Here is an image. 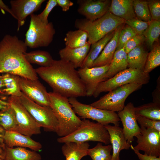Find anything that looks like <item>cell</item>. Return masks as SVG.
<instances>
[{"mask_svg": "<svg viewBox=\"0 0 160 160\" xmlns=\"http://www.w3.org/2000/svg\"><path fill=\"white\" fill-rule=\"evenodd\" d=\"M109 11L125 21L136 17L133 9V0H112Z\"/></svg>", "mask_w": 160, "mask_h": 160, "instance_id": "22", "label": "cell"}, {"mask_svg": "<svg viewBox=\"0 0 160 160\" xmlns=\"http://www.w3.org/2000/svg\"><path fill=\"white\" fill-rule=\"evenodd\" d=\"M160 65V46L156 45L148 53L144 72L149 73Z\"/></svg>", "mask_w": 160, "mask_h": 160, "instance_id": "36", "label": "cell"}, {"mask_svg": "<svg viewBox=\"0 0 160 160\" xmlns=\"http://www.w3.org/2000/svg\"><path fill=\"white\" fill-rule=\"evenodd\" d=\"M104 126L109 134L113 150L111 160H120V151L124 149H129L131 145L126 140L122 128L109 124Z\"/></svg>", "mask_w": 160, "mask_h": 160, "instance_id": "19", "label": "cell"}, {"mask_svg": "<svg viewBox=\"0 0 160 160\" xmlns=\"http://www.w3.org/2000/svg\"><path fill=\"white\" fill-rule=\"evenodd\" d=\"M0 126L5 131L18 132V126L15 114L9 105L0 111Z\"/></svg>", "mask_w": 160, "mask_h": 160, "instance_id": "31", "label": "cell"}, {"mask_svg": "<svg viewBox=\"0 0 160 160\" xmlns=\"http://www.w3.org/2000/svg\"><path fill=\"white\" fill-rule=\"evenodd\" d=\"M8 97L0 95V111L7 108L9 105Z\"/></svg>", "mask_w": 160, "mask_h": 160, "instance_id": "46", "label": "cell"}, {"mask_svg": "<svg viewBox=\"0 0 160 160\" xmlns=\"http://www.w3.org/2000/svg\"><path fill=\"white\" fill-rule=\"evenodd\" d=\"M125 21L108 11L101 18L93 21L85 18L77 19L75 26L78 29L84 30L87 33L88 41L91 45L115 31L119 25L124 24Z\"/></svg>", "mask_w": 160, "mask_h": 160, "instance_id": "4", "label": "cell"}, {"mask_svg": "<svg viewBox=\"0 0 160 160\" xmlns=\"http://www.w3.org/2000/svg\"><path fill=\"white\" fill-rule=\"evenodd\" d=\"M4 142L7 147L28 148L36 152L41 150L42 148L39 142L33 140L31 137L16 131H5Z\"/></svg>", "mask_w": 160, "mask_h": 160, "instance_id": "18", "label": "cell"}, {"mask_svg": "<svg viewBox=\"0 0 160 160\" xmlns=\"http://www.w3.org/2000/svg\"><path fill=\"white\" fill-rule=\"evenodd\" d=\"M145 41V39L143 35L137 34L125 44L124 47L125 51L127 54L135 47L142 44Z\"/></svg>", "mask_w": 160, "mask_h": 160, "instance_id": "41", "label": "cell"}, {"mask_svg": "<svg viewBox=\"0 0 160 160\" xmlns=\"http://www.w3.org/2000/svg\"><path fill=\"white\" fill-rule=\"evenodd\" d=\"M50 105L58 123L56 133L60 137L67 136L76 130L82 120L73 110L68 98L56 92H49Z\"/></svg>", "mask_w": 160, "mask_h": 160, "instance_id": "3", "label": "cell"}, {"mask_svg": "<svg viewBox=\"0 0 160 160\" xmlns=\"http://www.w3.org/2000/svg\"><path fill=\"white\" fill-rule=\"evenodd\" d=\"M77 11L85 17L93 21L101 18L108 11L111 1L109 0H78Z\"/></svg>", "mask_w": 160, "mask_h": 160, "instance_id": "16", "label": "cell"}, {"mask_svg": "<svg viewBox=\"0 0 160 160\" xmlns=\"http://www.w3.org/2000/svg\"><path fill=\"white\" fill-rule=\"evenodd\" d=\"M88 40L87 33L80 29L68 31L64 38L65 47L72 48L84 46L87 43Z\"/></svg>", "mask_w": 160, "mask_h": 160, "instance_id": "29", "label": "cell"}, {"mask_svg": "<svg viewBox=\"0 0 160 160\" xmlns=\"http://www.w3.org/2000/svg\"><path fill=\"white\" fill-rule=\"evenodd\" d=\"M137 34L136 32L129 25L127 24L124 25L119 36L116 50L124 47L127 42Z\"/></svg>", "mask_w": 160, "mask_h": 160, "instance_id": "37", "label": "cell"}, {"mask_svg": "<svg viewBox=\"0 0 160 160\" xmlns=\"http://www.w3.org/2000/svg\"><path fill=\"white\" fill-rule=\"evenodd\" d=\"M133 7L136 17L138 19L148 22L152 20L147 1L133 0Z\"/></svg>", "mask_w": 160, "mask_h": 160, "instance_id": "35", "label": "cell"}, {"mask_svg": "<svg viewBox=\"0 0 160 160\" xmlns=\"http://www.w3.org/2000/svg\"><path fill=\"white\" fill-rule=\"evenodd\" d=\"M27 61L30 64H36L41 67H46L50 66L54 60L48 52L36 50L24 54Z\"/></svg>", "mask_w": 160, "mask_h": 160, "instance_id": "30", "label": "cell"}, {"mask_svg": "<svg viewBox=\"0 0 160 160\" xmlns=\"http://www.w3.org/2000/svg\"><path fill=\"white\" fill-rule=\"evenodd\" d=\"M115 31L108 34L91 45L89 51L81 68L92 67L93 62L98 57L106 44L112 38Z\"/></svg>", "mask_w": 160, "mask_h": 160, "instance_id": "27", "label": "cell"}, {"mask_svg": "<svg viewBox=\"0 0 160 160\" xmlns=\"http://www.w3.org/2000/svg\"><path fill=\"white\" fill-rule=\"evenodd\" d=\"M41 155L37 152L25 148L6 147L4 160H41Z\"/></svg>", "mask_w": 160, "mask_h": 160, "instance_id": "26", "label": "cell"}, {"mask_svg": "<svg viewBox=\"0 0 160 160\" xmlns=\"http://www.w3.org/2000/svg\"><path fill=\"white\" fill-rule=\"evenodd\" d=\"M137 155L139 160H160V156L156 157L154 156L142 154L139 151H133Z\"/></svg>", "mask_w": 160, "mask_h": 160, "instance_id": "44", "label": "cell"}, {"mask_svg": "<svg viewBox=\"0 0 160 160\" xmlns=\"http://www.w3.org/2000/svg\"><path fill=\"white\" fill-rule=\"evenodd\" d=\"M137 120L140 127L154 129L160 132V121L151 120L140 116H137Z\"/></svg>", "mask_w": 160, "mask_h": 160, "instance_id": "39", "label": "cell"}, {"mask_svg": "<svg viewBox=\"0 0 160 160\" xmlns=\"http://www.w3.org/2000/svg\"><path fill=\"white\" fill-rule=\"evenodd\" d=\"M59 143L73 142L76 143L97 141L106 145L110 144V137L105 126L87 119H83L80 126L76 131L66 136L57 139Z\"/></svg>", "mask_w": 160, "mask_h": 160, "instance_id": "5", "label": "cell"}, {"mask_svg": "<svg viewBox=\"0 0 160 160\" xmlns=\"http://www.w3.org/2000/svg\"><path fill=\"white\" fill-rule=\"evenodd\" d=\"M55 30L52 22L46 23L38 15H30L28 28L25 35V43L31 48L47 47L52 42Z\"/></svg>", "mask_w": 160, "mask_h": 160, "instance_id": "6", "label": "cell"}, {"mask_svg": "<svg viewBox=\"0 0 160 160\" xmlns=\"http://www.w3.org/2000/svg\"><path fill=\"white\" fill-rule=\"evenodd\" d=\"M160 34V21L152 20L143 33L147 44L151 49L155 42H157Z\"/></svg>", "mask_w": 160, "mask_h": 160, "instance_id": "34", "label": "cell"}, {"mask_svg": "<svg viewBox=\"0 0 160 160\" xmlns=\"http://www.w3.org/2000/svg\"><path fill=\"white\" fill-rule=\"evenodd\" d=\"M19 98L21 103L41 128L47 131L57 132L58 123L50 106L39 105L22 93Z\"/></svg>", "mask_w": 160, "mask_h": 160, "instance_id": "10", "label": "cell"}, {"mask_svg": "<svg viewBox=\"0 0 160 160\" xmlns=\"http://www.w3.org/2000/svg\"><path fill=\"white\" fill-rule=\"evenodd\" d=\"M7 101L14 112L18 132L31 137L41 133V127L21 103L19 97L9 96Z\"/></svg>", "mask_w": 160, "mask_h": 160, "instance_id": "11", "label": "cell"}, {"mask_svg": "<svg viewBox=\"0 0 160 160\" xmlns=\"http://www.w3.org/2000/svg\"><path fill=\"white\" fill-rule=\"evenodd\" d=\"M4 88L0 93V95L9 97H20L22 95L19 84L20 76L14 74L4 73L2 75Z\"/></svg>", "mask_w": 160, "mask_h": 160, "instance_id": "28", "label": "cell"}, {"mask_svg": "<svg viewBox=\"0 0 160 160\" xmlns=\"http://www.w3.org/2000/svg\"><path fill=\"white\" fill-rule=\"evenodd\" d=\"M45 0H12L10 8L17 20V31L24 24L26 17L37 11Z\"/></svg>", "mask_w": 160, "mask_h": 160, "instance_id": "17", "label": "cell"}, {"mask_svg": "<svg viewBox=\"0 0 160 160\" xmlns=\"http://www.w3.org/2000/svg\"><path fill=\"white\" fill-rule=\"evenodd\" d=\"M35 70L53 92L68 98L86 96L85 86L78 71L70 63L61 59L54 60L50 66Z\"/></svg>", "mask_w": 160, "mask_h": 160, "instance_id": "1", "label": "cell"}, {"mask_svg": "<svg viewBox=\"0 0 160 160\" xmlns=\"http://www.w3.org/2000/svg\"><path fill=\"white\" fill-rule=\"evenodd\" d=\"M160 79H158L157 85L156 88L154 91L153 95V102L160 105Z\"/></svg>", "mask_w": 160, "mask_h": 160, "instance_id": "45", "label": "cell"}, {"mask_svg": "<svg viewBox=\"0 0 160 160\" xmlns=\"http://www.w3.org/2000/svg\"><path fill=\"white\" fill-rule=\"evenodd\" d=\"M57 5L60 7L63 12L68 10L69 8L74 4L70 0H56Z\"/></svg>", "mask_w": 160, "mask_h": 160, "instance_id": "43", "label": "cell"}, {"mask_svg": "<svg viewBox=\"0 0 160 160\" xmlns=\"http://www.w3.org/2000/svg\"><path fill=\"white\" fill-rule=\"evenodd\" d=\"M150 79L149 73L139 70L127 68L112 77L101 82L97 87L93 96L96 97L102 92H109L128 84H145L149 82Z\"/></svg>", "mask_w": 160, "mask_h": 160, "instance_id": "7", "label": "cell"}, {"mask_svg": "<svg viewBox=\"0 0 160 160\" xmlns=\"http://www.w3.org/2000/svg\"><path fill=\"white\" fill-rule=\"evenodd\" d=\"M0 9L3 13H5V11L9 13L15 18V17L10 8L6 5L1 0H0Z\"/></svg>", "mask_w": 160, "mask_h": 160, "instance_id": "47", "label": "cell"}, {"mask_svg": "<svg viewBox=\"0 0 160 160\" xmlns=\"http://www.w3.org/2000/svg\"><path fill=\"white\" fill-rule=\"evenodd\" d=\"M4 88L3 79L2 75H0V93Z\"/></svg>", "mask_w": 160, "mask_h": 160, "instance_id": "50", "label": "cell"}, {"mask_svg": "<svg viewBox=\"0 0 160 160\" xmlns=\"http://www.w3.org/2000/svg\"><path fill=\"white\" fill-rule=\"evenodd\" d=\"M117 114L123 125L124 137L127 142L131 144L134 140V137L140 133V127L137 120L135 107L133 103L129 102Z\"/></svg>", "mask_w": 160, "mask_h": 160, "instance_id": "15", "label": "cell"}, {"mask_svg": "<svg viewBox=\"0 0 160 160\" xmlns=\"http://www.w3.org/2000/svg\"><path fill=\"white\" fill-rule=\"evenodd\" d=\"M5 147V145L0 144V159L2 160L4 159Z\"/></svg>", "mask_w": 160, "mask_h": 160, "instance_id": "48", "label": "cell"}, {"mask_svg": "<svg viewBox=\"0 0 160 160\" xmlns=\"http://www.w3.org/2000/svg\"><path fill=\"white\" fill-rule=\"evenodd\" d=\"M149 9L152 20L160 21V1H147Z\"/></svg>", "mask_w": 160, "mask_h": 160, "instance_id": "40", "label": "cell"}, {"mask_svg": "<svg viewBox=\"0 0 160 160\" xmlns=\"http://www.w3.org/2000/svg\"><path fill=\"white\" fill-rule=\"evenodd\" d=\"M5 131L0 126V144L5 145L4 142V137Z\"/></svg>", "mask_w": 160, "mask_h": 160, "instance_id": "49", "label": "cell"}, {"mask_svg": "<svg viewBox=\"0 0 160 160\" xmlns=\"http://www.w3.org/2000/svg\"><path fill=\"white\" fill-rule=\"evenodd\" d=\"M125 24L119 25L116 29L112 38L106 44L98 57L93 62L92 67L110 64L116 50L120 33Z\"/></svg>", "mask_w": 160, "mask_h": 160, "instance_id": "21", "label": "cell"}, {"mask_svg": "<svg viewBox=\"0 0 160 160\" xmlns=\"http://www.w3.org/2000/svg\"><path fill=\"white\" fill-rule=\"evenodd\" d=\"M57 5V4L56 0H48L44 10L41 13L38 15L39 19L45 23H48V18L49 15L52 9Z\"/></svg>", "mask_w": 160, "mask_h": 160, "instance_id": "42", "label": "cell"}, {"mask_svg": "<svg viewBox=\"0 0 160 160\" xmlns=\"http://www.w3.org/2000/svg\"><path fill=\"white\" fill-rule=\"evenodd\" d=\"M150 22L142 21L135 17L125 21V23L130 27L137 34L142 35L147 28Z\"/></svg>", "mask_w": 160, "mask_h": 160, "instance_id": "38", "label": "cell"}, {"mask_svg": "<svg viewBox=\"0 0 160 160\" xmlns=\"http://www.w3.org/2000/svg\"><path fill=\"white\" fill-rule=\"evenodd\" d=\"M19 84L22 93L30 100L41 106H50L49 92L38 79L20 77Z\"/></svg>", "mask_w": 160, "mask_h": 160, "instance_id": "13", "label": "cell"}, {"mask_svg": "<svg viewBox=\"0 0 160 160\" xmlns=\"http://www.w3.org/2000/svg\"><path fill=\"white\" fill-rule=\"evenodd\" d=\"M135 113L137 116L160 121V105L153 102L135 107Z\"/></svg>", "mask_w": 160, "mask_h": 160, "instance_id": "32", "label": "cell"}, {"mask_svg": "<svg viewBox=\"0 0 160 160\" xmlns=\"http://www.w3.org/2000/svg\"><path fill=\"white\" fill-rule=\"evenodd\" d=\"M142 84L130 83L118 87L90 105L97 108L113 112H119L124 108L127 98L131 93L140 89Z\"/></svg>", "mask_w": 160, "mask_h": 160, "instance_id": "8", "label": "cell"}, {"mask_svg": "<svg viewBox=\"0 0 160 160\" xmlns=\"http://www.w3.org/2000/svg\"><path fill=\"white\" fill-rule=\"evenodd\" d=\"M136 137L137 145H131L130 147L133 151H142L145 154L160 156V132L140 127V133Z\"/></svg>", "mask_w": 160, "mask_h": 160, "instance_id": "12", "label": "cell"}, {"mask_svg": "<svg viewBox=\"0 0 160 160\" xmlns=\"http://www.w3.org/2000/svg\"><path fill=\"white\" fill-rule=\"evenodd\" d=\"M91 45L87 41L84 46L81 47L72 48L65 47L59 51L60 59L70 63L75 68H81L89 51Z\"/></svg>", "mask_w": 160, "mask_h": 160, "instance_id": "20", "label": "cell"}, {"mask_svg": "<svg viewBox=\"0 0 160 160\" xmlns=\"http://www.w3.org/2000/svg\"><path fill=\"white\" fill-rule=\"evenodd\" d=\"M109 65L91 68H80L79 76L86 88V96L91 97L98 85L104 81Z\"/></svg>", "mask_w": 160, "mask_h": 160, "instance_id": "14", "label": "cell"}, {"mask_svg": "<svg viewBox=\"0 0 160 160\" xmlns=\"http://www.w3.org/2000/svg\"><path fill=\"white\" fill-rule=\"evenodd\" d=\"M68 99L75 113L80 118L91 119L104 126L112 123L114 125L119 126L120 120L116 112L81 103L76 98L70 97Z\"/></svg>", "mask_w": 160, "mask_h": 160, "instance_id": "9", "label": "cell"}, {"mask_svg": "<svg viewBox=\"0 0 160 160\" xmlns=\"http://www.w3.org/2000/svg\"><path fill=\"white\" fill-rule=\"evenodd\" d=\"M148 52L141 44L127 54V68L143 71Z\"/></svg>", "mask_w": 160, "mask_h": 160, "instance_id": "24", "label": "cell"}, {"mask_svg": "<svg viewBox=\"0 0 160 160\" xmlns=\"http://www.w3.org/2000/svg\"><path fill=\"white\" fill-rule=\"evenodd\" d=\"M0 160H1V159H0Z\"/></svg>", "mask_w": 160, "mask_h": 160, "instance_id": "51", "label": "cell"}, {"mask_svg": "<svg viewBox=\"0 0 160 160\" xmlns=\"http://www.w3.org/2000/svg\"><path fill=\"white\" fill-rule=\"evenodd\" d=\"M112 150L111 145H103L99 142L94 147L89 148L87 155L89 156L92 160H111Z\"/></svg>", "mask_w": 160, "mask_h": 160, "instance_id": "33", "label": "cell"}, {"mask_svg": "<svg viewBox=\"0 0 160 160\" xmlns=\"http://www.w3.org/2000/svg\"><path fill=\"white\" fill-rule=\"evenodd\" d=\"M27 47L16 36L5 35L0 41V73H9L32 80L38 79L24 54Z\"/></svg>", "mask_w": 160, "mask_h": 160, "instance_id": "2", "label": "cell"}, {"mask_svg": "<svg viewBox=\"0 0 160 160\" xmlns=\"http://www.w3.org/2000/svg\"><path fill=\"white\" fill-rule=\"evenodd\" d=\"M64 143L61 150L66 160H81L87 155V151L90 146L88 142H69Z\"/></svg>", "mask_w": 160, "mask_h": 160, "instance_id": "23", "label": "cell"}, {"mask_svg": "<svg viewBox=\"0 0 160 160\" xmlns=\"http://www.w3.org/2000/svg\"><path fill=\"white\" fill-rule=\"evenodd\" d=\"M128 65L127 54L124 47L116 50L109 65L104 81L112 77L118 73L127 68Z\"/></svg>", "mask_w": 160, "mask_h": 160, "instance_id": "25", "label": "cell"}]
</instances>
